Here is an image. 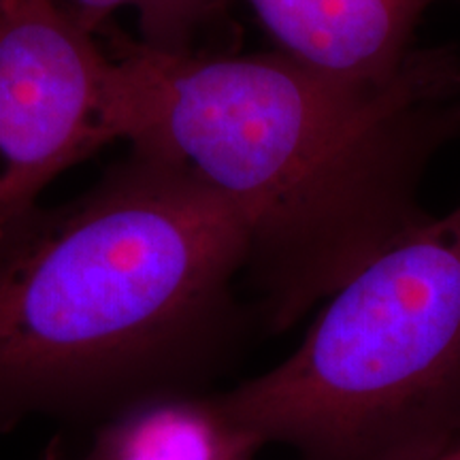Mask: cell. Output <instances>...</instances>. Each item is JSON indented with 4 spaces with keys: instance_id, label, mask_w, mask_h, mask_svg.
Returning <instances> with one entry per match:
<instances>
[{
    "instance_id": "cell-1",
    "label": "cell",
    "mask_w": 460,
    "mask_h": 460,
    "mask_svg": "<svg viewBox=\"0 0 460 460\" xmlns=\"http://www.w3.org/2000/svg\"><path fill=\"white\" fill-rule=\"evenodd\" d=\"M113 124L197 175L247 234L258 324L286 332L433 220L422 183L460 137V41L413 49L382 82L281 51L209 56L122 39Z\"/></svg>"
},
{
    "instance_id": "cell-2",
    "label": "cell",
    "mask_w": 460,
    "mask_h": 460,
    "mask_svg": "<svg viewBox=\"0 0 460 460\" xmlns=\"http://www.w3.org/2000/svg\"><path fill=\"white\" fill-rule=\"evenodd\" d=\"M247 258L214 190L139 149L37 207L0 239V430L199 399L258 324L237 292Z\"/></svg>"
},
{
    "instance_id": "cell-3",
    "label": "cell",
    "mask_w": 460,
    "mask_h": 460,
    "mask_svg": "<svg viewBox=\"0 0 460 460\" xmlns=\"http://www.w3.org/2000/svg\"><path fill=\"white\" fill-rule=\"evenodd\" d=\"M303 341L194 405L220 460H433L460 444V203L358 269Z\"/></svg>"
},
{
    "instance_id": "cell-4",
    "label": "cell",
    "mask_w": 460,
    "mask_h": 460,
    "mask_svg": "<svg viewBox=\"0 0 460 460\" xmlns=\"http://www.w3.org/2000/svg\"><path fill=\"white\" fill-rule=\"evenodd\" d=\"M60 0L0 9V239L60 172L118 139L113 58Z\"/></svg>"
},
{
    "instance_id": "cell-5",
    "label": "cell",
    "mask_w": 460,
    "mask_h": 460,
    "mask_svg": "<svg viewBox=\"0 0 460 460\" xmlns=\"http://www.w3.org/2000/svg\"><path fill=\"white\" fill-rule=\"evenodd\" d=\"M278 51L314 71L382 82L413 49L422 17L446 0H245Z\"/></svg>"
},
{
    "instance_id": "cell-6",
    "label": "cell",
    "mask_w": 460,
    "mask_h": 460,
    "mask_svg": "<svg viewBox=\"0 0 460 460\" xmlns=\"http://www.w3.org/2000/svg\"><path fill=\"white\" fill-rule=\"evenodd\" d=\"M226 0H68L66 7L90 31H99L115 9L130 7L139 15L141 43L158 51H192V41Z\"/></svg>"
},
{
    "instance_id": "cell-7",
    "label": "cell",
    "mask_w": 460,
    "mask_h": 460,
    "mask_svg": "<svg viewBox=\"0 0 460 460\" xmlns=\"http://www.w3.org/2000/svg\"><path fill=\"white\" fill-rule=\"evenodd\" d=\"M433 460H460V444L454 446L452 450H447L446 454H441V456H437Z\"/></svg>"
},
{
    "instance_id": "cell-8",
    "label": "cell",
    "mask_w": 460,
    "mask_h": 460,
    "mask_svg": "<svg viewBox=\"0 0 460 460\" xmlns=\"http://www.w3.org/2000/svg\"><path fill=\"white\" fill-rule=\"evenodd\" d=\"M3 3H4V0H0V9H3Z\"/></svg>"
}]
</instances>
